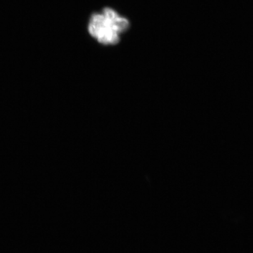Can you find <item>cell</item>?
Here are the masks:
<instances>
[{
    "instance_id": "1",
    "label": "cell",
    "mask_w": 253,
    "mask_h": 253,
    "mask_svg": "<svg viewBox=\"0 0 253 253\" xmlns=\"http://www.w3.org/2000/svg\"><path fill=\"white\" fill-rule=\"evenodd\" d=\"M129 21L111 8L91 15L88 25L89 34L103 45H116L127 31Z\"/></svg>"
}]
</instances>
